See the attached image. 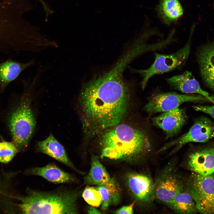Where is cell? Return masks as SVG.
Masks as SVG:
<instances>
[{"label": "cell", "instance_id": "1", "mask_svg": "<svg viewBox=\"0 0 214 214\" xmlns=\"http://www.w3.org/2000/svg\"><path fill=\"white\" fill-rule=\"evenodd\" d=\"M123 72L112 67L83 84L81 108L86 122L94 129L105 130L115 126L125 117L131 93Z\"/></svg>", "mask_w": 214, "mask_h": 214}, {"label": "cell", "instance_id": "2", "mask_svg": "<svg viewBox=\"0 0 214 214\" xmlns=\"http://www.w3.org/2000/svg\"><path fill=\"white\" fill-rule=\"evenodd\" d=\"M102 135V156L110 159L136 160L146 158L152 146L148 134L131 125L119 124L107 128Z\"/></svg>", "mask_w": 214, "mask_h": 214}, {"label": "cell", "instance_id": "3", "mask_svg": "<svg viewBox=\"0 0 214 214\" xmlns=\"http://www.w3.org/2000/svg\"><path fill=\"white\" fill-rule=\"evenodd\" d=\"M79 193L64 189L44 191L28 190L25 196L17 197L23 214H76Z\"/></svg>", "mask_w": 214, "mask_h": 214}, {"label": "cell", "instance_id": "4", "mask_svg": "<svg viewBox=\"0 0 214 214\" xmlns=\"http://www.w3.org/2000/svg\"><path fill=\"white\" fill-rule=\"evenodd\" d=\"M31 96L29 91L23 94L9 119L13 142L19 150H23L28 146L35 128V120L31 106Z\"/></svg>", "mask_w": 214, "mask_h": 214}, {"label": "cell", "instance_id": "5", "mask_svg": "<svg viewBox=\"0 0 214 214\" xmlns=\"http://www.w3.org/2000/svg\"><path fill=\"white\" fill-rule=\"evenodd\" d=\"M195 27V25H192L188 40L182 48L169 54L155 52L154 61L149 67L143 70L133 69V72L139 74L142 77L140 85L142 90L145 88L150 79L154 75L179 69L185 64L190 54L191 40Z\"/></svg>", "mask_w": 214, "mask_h": 214}, {"label": "cell", "instance_id": "6", "mask_svg": "<svg viewBox=\"0 0 214 214\" xmlns=\"http://www.w3.org/2000/svg\"><path fill=\"white\" fill-rule=\"evenodd\" d=\"M185 186L199 213L214 214V173L204 175L192 172Z\"/></svg>", "mask_w": 214, "mask_h": 214}, {"label": "cell", "instance_id": "7", "mask_svg": "<svg viewBox=\"0 0 214 214\" xmlns=\"http://www.w3.org/2000/svg\"><path fill=\"white\" fill-rule=\"evenodd\" d=\"M187 102L201 104L211 103L205 97L199 94H181L175 92H156L147 98L144 110L149 114L164 112L178 108L182 104Z\"/></svg>", "mask_w": 214, "mask_h": 214}, {"label": "cell", "instance_id": "8", "mask_svg": "<svg viewBox=\"0 0 214 214\" xmlns=\"http://www.w3.org/2000/svg\"><path fill=\"white\" fill-rule=\"evenodd\" d=\"M154 182L155 199L167 206L185 187V183L171 163L159 172Z\"/></svg>", "mask_w": 214, "mask_h": 214}, {"label": "cell", "instance_id": "9", "mask_svg": "<svg viewBox=\"0 0 214 214\" xmlns=\"http://www.w3.org/2000/svg\"><path fill=\"white\" fill-rule=\"evenodd\" d=\"M214 139V122L208 118L201 116L196 118L188 131L164 144L158 151L162 152L174 147L170 155L176 152L187 143H204Z\"/></svg>", "mask_w": 214, "mask_h": 214}, {"label": "cell", "instance_id": "10", "mask_svg": "<svg viewBox=\"0 0 214 214\" xmlns=\"http://www.w3.org/2000/svg\"><path fill=\"white\" fill-rule=\"evenodd\" d=\"M188 164L193 172L204 175L214 173V139L193 147L188 154Z\"/></svg>", "mask_w": 214, "mask_h": 214}, {"label": "cell", "instance_id": "11", "mask_svg": "<svg viewBox=\"0 0 214 214\" xmlns=\"http://www.w3.org/2000/svg\"><path fill=\"white\" fill-rule=\"evenodd\" d=\"M127 183L132 195L141 205L152 204L155 199V184L147 174L132 173L127 178Z\"/></svg>", "mask_w": 214, "mask_h": 214}, {"label": "cell", "instance_id": "12", "mask_svg": "<svg viewBox=\"0 0 214 214\" xmlns=\"http://www.w3.org/2000/svg\"><path fill=\"white\" fill-rule=\"evenodd\" d=\"M187 118L185 110L177 108L152 118V121L163 131L165 138L167 139L178 133L185 124Z\"/></svg>", "mask_w": 214, "mask_h": 214}, {"label": "cell", "instance_id": "13", "mask_svg": "<svg viewBox=\"0 0 214 214\" xmlns=\"http://www.w3.org/2000/svg\"><path fill=\"white\" fill-rule=\"evenodd\" d=\"M166 80L169 86L174 89L186 94L202 95L214 104V97L202 89L191 72L185 71L182 74L166 78Z\"/></svg>", "mask_w": 214, "mask_h": 214}, {"label": "cell", "instance_id": "14", "mask_svg": "<svg viewBox=\"0 0 214 214\" xmlns=\"http://www.w3.org/2000/svg\"><path fill=\"white\" fill-rule=\"evenodd\" d=\"M197 61L203 80L214 92V40L200 48L197 54Z\"/></svg>", "mask_w": 214, "mask_h": 214}, {"label": "cell", "instance_id": "15", "mask_svg": "<svg viewBox=\"0 0 214 214\" xmlns=\"http://www.w3.org/2000/svg\"><path fill=\"white\" fill-rule=\"evenodd\" d=\"M36 147L38 152L49 156L80 174H84L74 165L63 146L52 134L45 140L38 141Z\"/></svg>", "mask_w": 214, "mask_h": 214}, {"label": "cell", "instance_id": "16", "mask_svg": "<svg viewBox=\"0 0 214 214\" xmlns=\"http://www.w3.org/2000/svg\"><path fill=\"white\" fill-rule=\"evenodd\" d=\"M25 173L29 175L39 176L56 183H70L75 180L74 177L71 174L52 163L42 167L31 168L26 170Z\"/></svg>", "mask_w": 214, "mask_h": 214}, {"label": "cell", "instance_id": "17", "mask_svg": "<svg viewBox=\"0 0 214 214\" xmlns=\"http://www.w3.org/2000/svg\"><path fill=\"white\" fill-rule=\"evenodd\" d=\"M156 10L161 21L167 25L177 20L184 12L182 7L178 0H159Z\"/></svg>", "mask_w": 214, "mask_h": 214}, {"label": "cell", "instance_id": "18", "mask_svg": "<svg viewBox=\"0 0 214 214\" xmlns=\"http://www.w3.org/2000/svg\"><path fill=\"white\" fill-rule=\"evenodd\" d=\"M33 60L22 63L8 59L0 63V89H4L25 69L34 64Z\"/></svg>", "mask_w": 214, "mask_h": 214}, {"label": "cell", "instance_id": "19", "mask_svg": "<svg viewBox=\"0 0 214 214\" xmlns=\"http://www.w3.org/2000/svg\"><path fill=\"white\" fill-rule=\"evenodd\" d=\"M86 184L112 186L117 185L97 157H93L90 170L84 179Z\"/></svg>", "mask_w": 214, "mask_h": 214}, {"label": "cell", "instance_id": "20", "mask_svg": "<svg viewBox=\"0 0 214 214\" xmlns=\"http://www.w3.org/2000/svg\"><path fill=\"white\" fill-rule=\"evenodd\" d=\"M167 206L177 213L193 214L199 213L195 203L185 186Z\"/></svg>", "mask_w": 214, "mask_h": 214}, {"label": "cell", "instance_id": "21", "mask_svg": "<svg viewBox=\"0 0 214 214\" xmlns=\"http://www.w3.org/2000/svg\"><path fill=\"white\" fill-rule=\"evenodd\" d=\"M99 190L102 200V209L106 210L109 205L116 204L119 200V191L117 185H99L97 187Z\"/></svg>", "mask_w": 214, "mask_h": 214}, {"label": "cell", "instance_id": "22", "mask_svg": "<svg viewBox=\"0 0 214 214\" xmlns=\"http://www.w3.org/2000/svg\"><path fill=\"white\" fill-rule=\"evenodd\" d=\"M19 150L13 142H0V162L7 163L10 161Z\"/></svg>", "mask_w": 214, "mask_h": 214}, {"label": "cell", "instance_id": "23", "mask_svg": "<svg viewBox=\"0 0 214 214\" xmlns=\"http://www.w3.org/2000/svg\"><path fill=\"white\" fill-rule=\"evenodd\" d=\"M82 196L85 201L91 206L98 207L102 204V197L97 187L87 186L82 193Z\"/></svg>", "mask_w": 214, "mask_h": 214}, {"label": "cell", "instance_id": "24", "mask_svg": "<svg viewBox=\"0 0 214 214\" xmlns=\"http://www.w3.org/2000/svg\"><path fill=\"white\" fill-rule=\"evenodd\" d=\"M5 27L0 14V55L5 52Z\"/></svg>", "mask_w": 214, "mask_h": 214}, {"label": "cell", "instance_id": "25", "mask_svg": "<svg viewBox=\"0 0 214 214\" xmlns=\"http://www.w3.org/2000/svg\"><path fill=\"white\" fill-rule=\"evenodd\" d=\"M195 110L208 114L214 118V105H198L193 106Z\"/></svg>", "mask_w": 214, "mask_h": 214}, {"label": "cell", "instance_id": "26", "mask_svg": "<svg viewBox=\"0 0 214 214\" xmlns=\"http://www.w3.org/2000/svg\"><path fill=\"white\" fill-rule=\"evenodd\" d=\"M135 204L133 202L130 204L123 206L116 212V214H133V209Z\"/></svg>", "mask_w": 214, "mask_h": 214}, {"label": "cell", "instance_id": "27", "mask_svg": "<svg viewBox=\"0 0 214 214\" xmlns=\"http://www.w3.org/2000/svg\"><path fill=\"white\" fill-rule=\"evenodd\" d=\"M40 2L42 5L44 10L45 13L46 17L48 18V16L51 14L53 12L47 6V5L45 2L43 0H38Z\"/></svg>", "mask_w": 214, "mask_h": 214}, {"label": "cell", "instance_id": "28", "mask_svg": "<svg viewBox=\"0 0 214 214\" xmlns=\"http://www.w3.org/2000/svg\"><path fill=\"white\" fill-rule=\"evenodd\" d=\"M88 211L89 214H100L102 213L100 211L95 208V207L92 206L90 207Z\"/></svg>", "mask_w": 214, "mask_h": 214}]
</instances>
